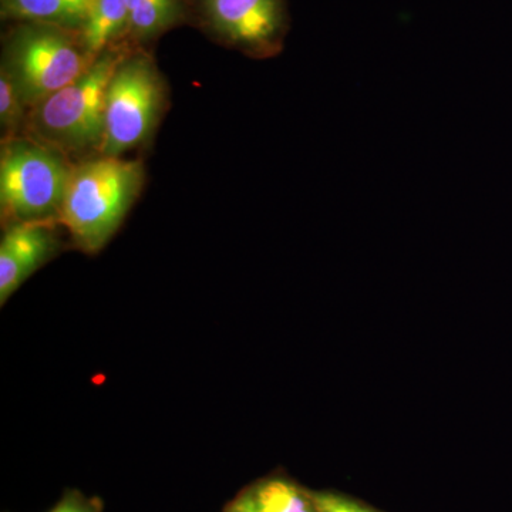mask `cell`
I'll use <instances>...</instances> for the list:
<instances>
[{
	"label": "cell",
	"mask_w": 512,
	"mask_h": 512,
	"mask_svg": "<svg viewBox=\"0 0 512 512\" xmlns=\"http://www.w3.org/2000/svg\"><path fill=\"white\" fill-rule=\"evenodd\" d=\"M164 107L163 77L146 55L124 56L111 76L100 153L121 157L153 133Z\"/></svg>",
	"instance_id": "cell-5"
},
{
	"label": "cell",
	"mask_w": 512,
	"mask_h": 512,
	"mask_svg": "<svg viewBox=\"0 0 512 512\" xmlns=\"http://www.w3.org/2000/svg\"><path fill=\"white\" fill-rule=\"evenodd\" d=\"M228 512H262L259 510L258 505H256L254 498H252L251 494L244 495V497L239 498V500L235 501L234 504L231 505Z\"/></svg>",
	"instance_id": "cell-15"
},
{
	"label": "cell",
	"mask_w": 512,
	"mask_h": 512,
	"mask_svg": "<svg viewBox=\"0 0 512 512\" xmlns=\"http://www.w3.org/2000/svg\"><path fill=\"white\" fill-rule=\"evenodd\" d=\"M144 184L143 165L101 156L73 167L60 224L84 252H99L116 234Z\"/></svg>",
	"instance_id": "cell-1"
},
{
	"label": "cell",
	"mask_w": 512,
	"mask_h": 512,
	"mask_svg": "<svg viewBox=\"0 0 512 512\" xmlns=\"http://www.w3.org/2000/svg\"><path fill=\"white\" fill-rule=\"evenodd\" d=\"M127 10V33L141 42L163 35L184 15L183 0H127Z\"/></svg>",
	"instance_id": "cell-10"
},
{
	"label": "cell",
	"mask_w": 512,
	"mask_h": 512,
	"mask_svg": "<svg viewBox=\"0 0 512 512\" xmlns=\"http://www.w3.org/2000/svg\"><path fill=\"white\" fill-rule=\"evenodd\" d=\"M73 167L33 138H8L0 153V207L9 227L60 222Z\"/></svg>",
	"instance_id": "cell-2"
},
{
	"label": "cell",
	"mask_w": 512,
	"mask_h": 512,
	"mask_svg": "<svg viewBox=\"0 0 512 512\" xmlns=\"http://www.w3.org/2000/svg\"><path fill=\"white\" fill-rule=\"evenodd\" d=\"M251 495L262 512H318L312 498L288 481H266Z\"/></svg>",
	"instance_id": "cell-11"
},
{
	"label": "cell",
	"mask_w": 512,
	"mask_h": 512,
	"mask_svg": "<svg viewBox=\"0 0 512 512\" xmlns=\"http://www.w3.org/2000/svg\"><path fill=\"white\" fill-rule=\"evenodd\" d=\"M123 57L107 49L83 76L33 107L28 117L30 138L63 154L100 150L107 86Z\"/></svg>",
	"instance_id": "cell-3"
},
{
	"label": "cell",
	"mask_w": 512,
	"mask_h": 512,
	"mask_svg": "<svg viewBox=\"0 0 512 512\" xmlns=\"http://www.w3.org/2000/svg\"><path fill=\"white\" fill-rule=\"evenodd\" d=\"M127 28V0H96L77 35L86 52L96 59L117 37L127 33Z\"/></svg>",
	"instance_id": "cell-9"
},
{
	"label": "cell",
	"mask_w": 512,
	"mask_h": 512,
	"mask_svg": "<svg viewBox=\"0 0 512 512\" xmlns=\"http://www.w3.org/2000/svg\"><path fill=\"white\" fill-rule=\"evenodd\" d=\"M96 0H0L5 19L45 23L79 32Z\"/></svg>",
	"instance_id": "cell-8"
},
{
	"label": "cell",
	"mask_w": 512,
	"mask_h": 512,
	"mask_svg": "<svg viewBox=\"0 0 512 512\" xmlns=\"http://www.w3.org/2000/svg\"><path fill=\"white\" fill-rule=\"evenodd\" d=\"M50 227V224H19L6 229L0 242L2 305L57 251V238Z\"/></svg>",
	"instance_id": "cell-7"
},
{
	"label": "cell",
	"mask_w": 512,
	"mask_h": 512,
	"mask_svg": "<svg viewBox=\"0 0 512 512\" xmlns=\"http://www.w3.org/2000/svg\"><path fill=\"white\" fill-rule=\"evenodd\" d=\"M49 512H99V503L79 493H70Z\"/></svg>",
	"instance_id": "cell-14"
},
{
	"label": "cell",
	"mask_w": 512,
	"mask_h": 512,
	"mask_svg": "<svg viewBox=\"0 0 512 512\" xmlns=\"http://www.w3.org/2000/svg\"><path fill=\"white\" fill-rule=\"evenodd\" d=\"M97 59V57H96ZM94 57L72 30L45 23L22 22L3 43L2 69L29 111L92 67Z\"/></svg>",
	"instance_id": "cell-4"
},
{
	"label": "cell",
	"mask_w": 512,
	"mask_h": 512,
	"mask_svg": "<svg viewBox=\"0 0 512 512\" xmlns=\"http://www.w3.org/2000/svg\"><path fill=\"white\" fill-rule=\"evenodd\" d=\"M312 500L318 512H372L335 494H315Z\"/></svg>",
	"instance_id": "cell-13"
},
{
	"label": "cell",
	"mask_w": 512,
	"mask_h": 512,
	"mask_svg": "<svg viewBox=\"0 0 512 512\" xmlns=\"http://www.w3.org/2000/svg\"><path fill=\"white\" fill-rule=\"evenodd\" d=\"M28 110L25 101L16 89L8 74L0 70V126L3 133H16L28 121Z\"/></svg>",
	"instance_id": "cell-12"
},
{
	"label": "cell",
	"mask_w": 512,
	"mask_h": 512,
	"mask_svg": "<svg viewBox=\"0 0 512 512\" xmlns=\"http://www.w3.org/2000/svg\"><path fill=\"white\" fill-rule=\"evenodd\" d=\"M205 28L245 55H278L291 28L286 0H197Z\"/></svg>",
	"instance_id": "cell-6"
}]
</instances>
